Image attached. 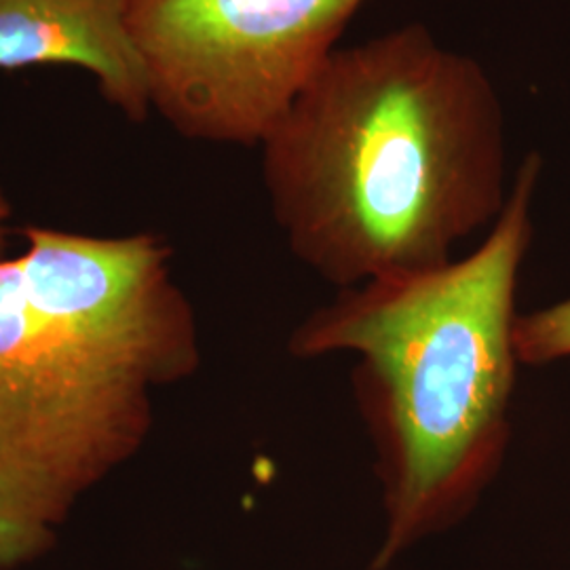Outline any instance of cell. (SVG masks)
<instances>
[{"label": "cell", "mask_w": 570, "mask_h": 570, "mask_svg": "<svg viewBox=\"0 0 570 570\" xmlns=\"http://www.w3.org/2000/svg\"><path fill=\"white\" fill-rule=\"evenodd\" d=\"M261 146L289 252L336 289L446 265L510 195L494 82L423 23L338 47Z\"/></svg>", "instance_id": "6da1fadb"}, {"label": "cell", "mask_w": 570, "mask_h": 570, "mask_svg": "<svg viewBox=\"0 0 570 570\" xmlns=\"http://www.w3.org/2000/svg\"><path fill=\"white\" fill-rule=\"evenodd\" d=\"M23 237L0 258V570L53 548L82 494L142 449L153 391L202 362L161 237Z\"/></svg>", "instance_id": "7a4b0ae2"}, {"label": "cell", "mask_w": 570, "mask_h": 570, "mask_svg": "<svg viewBox=\"0 0 570 570\" xmlns=\"http://www.w3.org/2000/svg\"><path fill=\"white\" fill-rule=\"evenodd\" d=\"M541 157L518 167L503 212L469 256L336 289L287 338L294 360L351 355V393L381 487L389 570L469 518L503 468L515 389V292L532 239Z\"/></svg>", "instance_id": "3957f363"}, {"label": "cell", "mask_w": 570, "mask_h": 570, "mask_svg": "<svg viewBox=\"0 0 570 570\" xmlns=\"http://www.w3.org/2000/svg\"><path fill=\"white\" fill-rule=\"evenodd\" d=\"M367 0H129L150 108L190 140L265 142Z\"/></svg>", "instance_id": "277c9868"}, {"label": "cell", "mask_w": 570, "mask_h": 570, "mask_svg": "<svg viewBox=\"0 0 570 570\" xmlns=\"http://www.w3.org/2000/svg\"><path fill=\"white\" fill-rule=\"evenodd\" d=\"M127 11L129 0H0V68H85L108 102L142 121L150 98Z\"/></svg>", "instance_id": "5b68a950"}, {"label": "cell", "mask_w": 570, "mask_h": 570, "mask_svg": "<svg viewBox=\"0 0 570 570\" xmlns=\"http://www.w3.org/2000/svg\"><path fill=\"white\" fill-rule=\"evenodd\" d=\"M515 353L520 364L546 366L570 357V298L518 315Z\"/></svg>", "instance_id": "8992f818"}, {"label": "cell", "mask_w": 570, "mask_h": 570, "mask_svg": "<svg viewBox=\"0 0 570 570\" xmlns=\"http://www.w3.org/2000/svg\"><path fill=\"white\" fill-rule=\"evenodd\" d=\"M9 218H11V205L7 202L2 188H0V258L7 249V237H9Z\"/></svg>", "instance_id": "52a82bcc"}]
</instances>
